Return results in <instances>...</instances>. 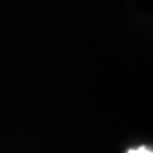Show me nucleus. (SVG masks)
Returning a JSON list of instances; mask_svg holds the SVG:
<instances>
[{"label":"nucleus","mask_w":153,"mask_h":153,"mask_svg":"<svg viewBox=\"0 0 153 153\" xmlns=\"http://www.w3.org/2000/svg\"><path fill=\"white\" fill-rule=\"evenodd\" d=\"M128 153H153L152 149H149V148L147 147H139V148H135V149H129Z\"/></svg>","instance_id":"f257e3e1"}]
</instances>
